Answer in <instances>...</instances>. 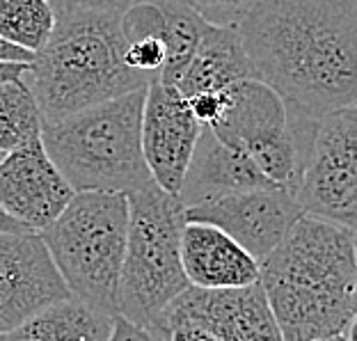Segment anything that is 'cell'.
Returning <instances> with one entry per match:
<instances>
[{"label":"cell","instance_id":"cell-1","mask_svg":"<svg viewBox=\"0 0 357 341\" xmlns=\"http://www.w3.org/2000/svg\"><path fill=\"white\" fill-rule=\"evenodd\" d=\"M255 78L319 119L357 99V0H261L238 23Z\"/></svg>","mask_w":357,"mask_h":341},{"label":"cell","instance_id":"cell-2","mask_svg":"<svg viewBox=\"0 0 357 341\" xmlns=\"http://www.w3.org/2000/svg\"><path fill=\"white\" fill-rule=\"evenodd\" d=\"M259 284L284 341L353 332L355 229L300 215L259 264Z\"/></svg>","mask_w":357,"mask_h":341},{"label":"cell","instance_id":"cell-3","mask_svg":"<svg viewBox=\"0 0 357 341\" xmlns=\"http://www.w3.org/2000/svg\"><path fill=\"white\" fill-rule=\"evenodd\" d=\"M119 14L115 10L55 14L51 37L23 71L44 124L149 85L124 62L126 39Z\"/></svg>","mask_w":357,"mask_h":341},{"label":"cell","instance_id":"cell-4","mask_svg":"<svg viewBox=\"0 0 357 341\" xmlns=\"http://www.w3.org/2000/svg\"><path fill=\"white\" fill-rule=\"evenodd\" d=\"M144 89L44 124L39 140L74 192L126 195L151 181L140 142Z\"/></svg>","mask_w":357,"mask_h":341},{"label":"cell","instance_id":"cell-5","mask_svg":"<svg viewBox=\"0 0 357 341\" xmlns=\"http://www.w3.org/2000/svg\"><path fill=\"white\" fill-rule=\"evenodd\" d=\"M128 227L117 312L137 326L165 328L169 303L190 287L181 268L183 204L153 181L126 192Z\"/></svg>","mask_w":357,"mask_h":341},{"label":"cell","instance_id":"cell-6","mask_svg":"<svg viewBox=\"0 0 357 341\" xmlns=\"http://www.w3.org/2000/svg\"><path fill=\"white\" fill-rule=\"evenodd\" d=\"M124 192H76L62 213L39 232L69 294L110 316L117 312L126 248Z\"/></svg>","mask_w":357,"mask_h":341},{"label":"cell","instance_id":"cell-7","mask_svg":"<svg viewBox=\"0 0 357 341\" xmlns=\"http://www.w3.org/2000/svg\"><path fill=\"white\" fill-rule=\"evenodd\" d=\"M208 128L245 151L273 183L294 192L316 119L289 112L275 89L248 78L229 87L222 117Z\"/></svg>","mask_w":357,"mask_h":341},{"label":"cell","instance_id":"cell-8","mask_svg":"<svg viewBox=\"0 0 357 341\" xmlns=\"http://www.w3.org/2000/svg\"><path fill=\"white\" fill-rule=\"evenodd\" d=\"M294 195L303 215L355 229L357 218V110L342 108L316 119Z\"/></svg>","mask_w":357,"mask_h":341},{"label":"cell","instance_id":"cell-9","mask_svg":"<svg viewBox=\"0 0 357 341\" xmlns=\"http://www.w3.org/2000/svg\"><path fill=\"white\" fill-rule=\"evenodd\" d=\"M300 215L303 211L296 195L280 185L231 192L183 209L185 222L215 225L236 241L257 264H261L273 252Z\"/></svg>","mask_w":357,"mask_h":341},{"label":"cell","instance_id":"cell-10","mask_svg":"<svg viewBox=\"0 0 357 341\" xmlns=\"http://www.w3.org/2000/svg\"><path fill=\"white\" fill-rule=\"evenodd\" d=\"M71 298L39 232L0 234V335Z\"/></svg>","mask_w":357,"mask_h":341},{"label":"cell","instance_id":"cell-11","mask_svg":"<svg viewBox=\"0 0 357 341\" xmlns=\"http://www.w3.org/2000/svg\"><path fill=\"white\" fill-rule=\"evenodd\" d=\"M178 321L204 328L220 341H284L259 282L236 289L188 287L169 303L165 330Z\"/></svg>","mask_w":357,"mask_h":341},{"label":"cell","instance_id":"cell-12","mask_svg":"<svg viewBox=\"0 0 357 341\" xmlns=\"http://www.w3.org/2000/svg\"><path fill=\"white\" fill-rule=\"evenodd\" d=\"M202 124L176 87L158 80L147 85L142 103V156L151 179L169 195H178Z\"/></svg>","mask_w":357,"mask_h":341},{"label":"cell","instance_id":"cell-13","mask_svg":"<svg viewBox=\"0 0 357 341\" xmlns=\"http://www.w3.org/2000/svg\"><path fill=\"white\" fill-rule=\"evenodd\" d=\"M74 195L42 140L7 151L0 160V209L30 232L46 229Z\"/></svg>","mask_w":357,"mask_h":341},{"label":"cell","instance_id":"cell-14","mask_svg":"<svg viewBox=\"0 0 357 341\" xmlns=\"http://www.w3.org/2000/svg\"><path fill=\"white\" fill-rule=\"evenodd\" d=\"M273 185L278 183H273L245 151L222 142L208 126H202L176 197L183 209H188L231 192L273 188Z\"/></svg>","mask_w":357,"mask_h":341},{"label":"cell","instance_id":"cell-15","mask_svg":"<svg viewBox=\"0 0 357 341\" xmlns=\"http://www.w3.org/2000/svg\"><path fill=\"white\" fill-rule=\"evenodd\" d=\"M178 252L190 287L236 289L259 282V264L215 225L185 222Z\"/></svg>","mask_w":357,"mask_h":341},{"label":"cell","instance_id":"cell-16","mask_svg":"<svg viewBox=\"0 0 357 341\" xmlns=\"http://www.w3.org/2000/svg\"><path fill=\"white\" fill-rule=\"evenodd\" d=\"M255 78V69L243 48L236 26H208L197 51L176 78V92L190 99L202 92H218L241 80Z\"/></svg>","mask_w":357,"mask_h":341},{"label":"cell","instance_id":"cell-17","mask_svg":"<svg viewBox=\"0 0 357 341\" xmlns=\"http://www.w3.org/2000/svg\"><path fill=\"white\" fill-rule=\"evenodd\" d=\"M115 316L78 298H64L32 314L0 341H108Z\"/></svg>","mask_w":357,"mask_h":341},{"label":"cell","instance_id":"cell-18","mask_svg":"<svg viewBox=\"0 0 357 341\" xmlns=\"http://www.w3.org/2000/svg\"><path fill=\"white\" fill-rule=\"evenodd\" d=\"M163 14V44H165V67L160 71L158 83L174 85L176 78L183 74L185 64L197 51L204 37L206 23L202 16L185 5L183 0H156Z\"/></svg>","mask_w":357,"mask_h":341},{"label":"cell","instance_id":"cell-19","mask_svg":"<svg viewBox=\"0 0 357 341\" xmlns=\"http://www.w3.org/2000/svg\"><path fill=\"white\" fill-rule=\"evenodd\" d=\"M42 128V112L23 76L0 85V151L7 153L39 140Z\"/></svg>","mask_w":357,"mask_h":341},{"label":"cell","instance_id":"cell-20","mask_svg":"<svg viewBox=\"0 0 357 341\" xmlns=\"http://www.w3.org/2000/svg\"><path fill=\"white\" fill-rule=\"evenodd\" d=\"M55 28L48 0H0V39L23 51H42Z\"/></svg>","mask_w":357,"mask_h":341},{"label":"cell","instance_id":"cell-21","mask_svg":"<svg viewBox=\"0 0 357 341\" xmlns=\"http://www.w3.org/2000/svg\"><path fill=\"white\" fill-rule=\"evenodd\" d=\"M211 26H238L261 0H183Z\"/></svg>","mask_w":357,"mask_h":341},{"label":"cell","instance_id":"cell-22","mask_svg":"<svg viewBox=\"0 0 357 341\" xmlns=\"http://www.w3.org/2000/svg\"><path fill=\"white\" fill-rule=\"evenodd\" d=\"M108 341H169V332L156 326H137L124 316H115Z\"/></svg>","mask_w":357,"mask_h":341},{"label":"cell","instance_id":"cell-23","mask_svg":"<svg viewBox=\"0 0 357 341\" xmlns=\"http://www.w3.org/2000/svg\"><path fill=\"white\" fill-rule=\"evenodd\" d=\"M53 5L55 14L60 12H74V10H115L121 12L135 0H48Z\"/></svg>","mask_w":357,"mask_h":341},{"label":"cell","instance_id":"cell-24","mask_svg":"<svg viewBox=\"0 0 357 341\" xmlns=\"http://www.w3.org/2000/svg\"><path fill=\"white\" fill-rule=\"evenodd\" d=\"M169 341H220L215 335H211L208 330L192 326V323H169L167 326Z\"/></svg>","mask_w":357,"mask_h":341},{"label":"cell","instance_id":"cell-25","mask_svg":"<svg viewBox=\"0 0 357 341\" xmlns=\"http://www.w3.org/2000/svg\"><path fill=\"white\" fill-rule=\"evenodd\" d=\"M32 58H35V53L23 51V48L0 39V60L3 62H30Z\"/></svg>","mask_w":357,"mask_h":341},{"label":"cell","instance_id":"cell-26","mask_svg":"<svg viewBox=\"0 0 357 341\" xmlns=\"http://www.w3.org/2000/svg\"><path fill=\"white\" fill-rule=\"evenodd\" d=\"M26 67H28V62H3L0 60V85L21 78Z\"/></svg>","mask_w":357,"mask_h":341},{"label":"cell","instance_id":"cell-27","mask_svg":"<svg viewBox=\"0 0 357 341\" xmlns=\"http://www.w3.org/2000/svg\"><path fill=\"white\" fill-rule=\"evenodd\" d=\"M19 232H30V229H26L21 222H16L14 218H10L0 209V234H19Z\"/></svg>","mask_w":357,"mask_h":341},{"label":"cell","instance_id":"cell-28","mask_svg":"<svg viewBox=\"0 0 357 341\" xmlns=\"http://www.w3.org/2000/svg\"><path fill=\"white\" fill-rule=\"evenodd\" d=\"M314 341H353V332H344V335H332V337H321Z\"/></svg>","mask_w":357,"mask_h":341},{"label":"cell","instance_id":"cell-29","mask_svg":"<svg viewBox=\"0 0 357 341\" xmlns=\"http://www.w3.org/2000/svg\"><path fill=\"white\" fill-rule=\"evenodd\" d=\"M3 156H5V153H3V151H0V160H3Z\"/></svg>","mask_w":357,"mask_h":341}]
</instances>
